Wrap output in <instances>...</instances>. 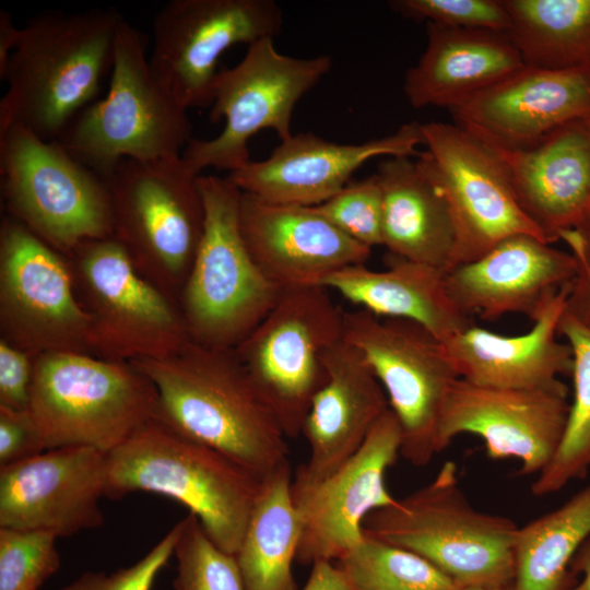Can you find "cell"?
<instances>
[{"label": "cell", "instance_id": "1", "mask_svg": "<svg viewBox=\"0 0 590 590\" xmlns=\"http://www.w3.org/2000/svg\"><path fill=\"white\" fill-rule=\"evenodd\" d=\"M132 364L156 389V420L260 481L290 463L288 438L234 350L189 341L172 356Z\"/></svg>", "mask_w": 590, "mask_h": 590}, {"label": "cell", "instance_id": "2", "mask_svg": "<svg viewBox=\"0 0 590 590\" xmlns=\"http://www.w3.org/2000/svg\"><path fill=\"white\" fill-rule=\"evenodd\" d=\"M122 20L113 9L48 11L31 19L2 76L8 90L0 101V131L19 125L58 141L95 102L111 71Z\"/></svg>", "mask_w": 590, "mask_h": 590}, {"label": "cell", "instance_id": "3", "mask_svg": "<svg viewBox=\"0 0 590 590\" xmlns=\"http://www.w3.org/2000/svg\"><path fill=\"white\" fill-rule=\"evenodd\" d=\"M260 480L237 462L155 417L107 453L105 498L148 492L188 508L212 542L235 555Z\"/></svg>", "mask_w": 590, "mask_h": 590}, {"label": "cell", "instance_id": "4", "mask_svg": "<svg viewBox=\"0 0 590 590\" xmlns=\"http://www.w3.org/2000/svg\"><path fill=\"white\" fill-rule=\"evenodd\" d=\"M518 529L511 519L470 504L453 461L363 522L365 535L417 554L461 590L512 585Z\"/></svg>", "mask_w": 590, "mask_h": 590}, {"label": "cell", "instance_id": "5", "mask_svg": "<svg viewBox=\"0 0 590 590\" xmlns=\"http://www.w3.org/2000/svg\"><path fill=\"white\" fill-rule=\"evenodd\" d=\"M187 111L153 74L140 32L122 20L106 96L87 106L58 142L106 179L123 160L181 156L192 139Z\"/></svg>", "mask_w": 590, "mask_h": 590}, {"label": "cell", "instance_id": "6", "mask_svg": "<svg viewBox=\"0 0 590 590\" xmlns=\"http://www.w3.org/2000/svg\"><path fill=\"white\" fill-rule=\"evenodd\" d=\"M204 205L201 243L179 298L191 342L234 350L281 293L251 257L239 227L241 191L228 178L199 175Z\"/></svg>", "mask_w": 590, "mask_h": 590}, {"label": "cell", "instance_id": "7", "mask_svg": "<svg viewBox=\"0 0 590 590\" xmlns=\"http://www.w3.org/2000/svg\"><path fill=\"white\" fill-rule=\"evenodd\" d=\"M157 392L132 363L81 352L34 356L30 411L46 450L109 453L155 417Z\"/></svg>", "mask_w": 590, "mask_h": 590}, {"label": "cell", "instance_id": "8", "mask_svg": "<svg viewBox=\"0 0 590 590\" xmlns=\"http://www.w3.org/2000/svg\"><path fill=\"white\" fill-rule=\"evenodd\" d=\"M198 177L177 156L123 160L106 178L114 238L138 271L178 304L204 229Z\"/></svg>", "mask_w": 590, "mask_h": 590}, {"label": "cell", "instance_id": "9", "mask_svg": "<svg viewBox=\"0 0 590 590\" xmlns=\"http://www.w3.org/2000/svg\"><path fill=\"white\" fill-rule=\"evenodd\" d=\"M0 175L7 215L63 256L85 241L113 236L106 179L58 141L19 125L0 131Z\"/></svg>", "mask_w": 590, "mask_h": 590}, {"label": "cell", "instance_id": "10", "mask_svg": "<svg viewBox=\"0 0 590 590\" xmlns=\"http://www.w3.org/2000/svg\"><path fill=\"white\" fill-rule=\"evenodd\" d=\"M67 259L91 318V352L117 362L174 355L189 341L179 304L145 279L114 238L88 240Z\"/></svg>", "mask_w": 590, "mask_h": 590}, {"label": "cell", "instance_id": "11", "mask_svg": "<svg viewBox=\"0 0 590 590\" xmlns=\"http://www.w3.org/2000/svg\"><path fill=\"white\" fill-rule=\"evenodd\" d=\"M344 338V310L324 286L283 290L263 320L235 349L287 438L302 428L328 378L324 354Z\"/></svg>", "mask_w": 590, "mask_h": 590}, {"label": "cell", "instance_id": "12", "mask_svg": "<svg viewBox=\"0 0 590 590\" xmlns=\"http://www.w3.org/2000/svg\"><path fill=\"white\" fill-rule=\"evenodd\" d=\"M329 56L296 58L281 54L272 37L250 45L233 68L220 69L214 82L210 120H225L213 139H191L181 157L198 175L214 167L229 173L250 162L249 140L263 129L288 139L299 99L331 69Z\"/></svg>", "mask_w": 590, "mask_h": 590}, {"label": "cell", "instance_id": "13", "mask_svg": "<svg viewBox=\"0 0 590 590\" xmlns=\"http://www.w3.org/2000/svg\"><path fill=\"white\" fill-rule=\"evenodd\" d=\"M344 340L364 355L381 384L401 429L402 456L423 467L437 448L441 411L460 378L442 342L420 323L344 310Z\"/></svg>", "mask_w": 590, "mask_h": 590}, {"label": "cell", "instance_id": "14", "mask_svg": "<svg viewBox=\"0 0 590 590\" xmlns=\"http://www.w3.org/2000/svg\"><path fill=\"white\" fill-rule=\"evenodd\" d=\"M0 332L33 356L91 352V318L66 256L20 222L0 226Z\"/></svg>", "mask_w": 590, "mask_h": 590}, {"label": "cell", "instance_id": "15", "mask_svg": "<svg viewBox=\"0 0 590 590\" xmlns=\"http://www.w3.org/2000/svg\"><path fill=\"white\" fill-rule=\"evenodd\" d=\"M421 130L426 150L416 160L442 193L455 227L449 269L480 258L512 235L547 243L519 205L493 148L457 125L427 122Z\"/></svg>", "mask_w": 590, "mask_h": 590}, {"label": "cell", "instance_id": "16", "mask_svg": "<svg viewBox=\"0 0 590 590\" xmlns=\"http://www.w3.org/2000/svg\"><path fill=\"white\" fill-rule=\"evenodd\" d=\"M283 14L273 0H170L153 21L150 68L186 109L211 106L222 55L274 38Z\"/></svg>", "mask_w": 590, "mask_h": 590}, {"label": "cell", "instance_id": "17", "mask_svg": "<svg viewBox=\"0 0 590 590\" xmlns=\"http://www.w3.org/2000/svg\"><path fill=\"white\" fill-rule=\"evenodd\" d=\"M570 403L567 393L480 386L458 378L441 411L437 448L460 434L484 441L491 459L515 458L524 475L541 473L562 441Z\"/></svg>", "mask_w": 590, "mask_h": 590}, {"label": "cell", "instance_id": "18", "mask_svg": "<svg viewBox=\"0 0 590 590\" xmlns=\"http://www.w3.org/2000/svg\"><path fill=\"white\" fill-rule=\"evenodd\" d=\"M400 450V425L388 409L338 470L307 489L292 492L302 522L298 563L338 560L363 539L365 518L396 499L385 480Z\"/></svg>", "mask_w": 590, "mask_h": 590}, {"label": "cell", "instance_id": "19", "mask_svg": "<svg viewBox=\"0 0 590 590\" xmlns=\"http://www.w3.org/2000/svg\"><path fill=\"white\" fill-rule=\"evenodd\" d=\"M107 453L84 446L48 449L0 468V528L57 538L104 523Z\"/></svg>", "mask_w": 590, "mask_h": 590}, {"label": "cell", "instance_id": "20", "mask_svg": "<svg viewBox=\"0 0 590 590\" xmlns=\"http://www.w3.org/2000/svg\"><path fill=\"white\" fill-rule=\"evenodd\" d=\"M420 144L424 138L418 122L363 143H337L312 132L297 133L281 141L268 158L250 161L228 178L241 192L267 202L315 206L342 190L367 161L413 156Z\"/></svg>", "mask_w": 590, "mask_h": 590}, {"label": "cell", "instance_id": "21", "mask_svg": "<svg viewBox=\"0 0 590 590\" xmlns=\"http://www.w3.org/2000/svg\"><path fill=\"white\" fill-rule=\"evenodd\" d=\"M449 111L457 126L493 148L524 149L569 121L590 117V64L568 70L523 66Z\"/></svg>", "mask_w": 590, "mask_h": 590}, {"label": "cell", "instance_id": "22", "mask_svg": "<svg viewBox=\"0 0 590 590\" xmlns=\"http://www.w3.org/2000/svg\"><path fill=\"white\" fill-rule=\"evenodd\" d=\"M239 227L251 257L281 290L322 286L334 272L365 264L371 251L314 206L267 202L244 192Z\"/></svg>", "mask_w": 590, "mask_h": 590}, {"label": "cell", "instance_id": "23", "mask_svg": "<svg viewBox=\"0 0 590 590\" xmlns=\"http://www.w3.org/2000/svg\"><path fill=\"white\" fill-rule=\"evenodd\" d=\"M576 273L570 252L518 234L480 258L447 270L444 283L452 303L470 317L492 320L520 312L533 320Z\"/></svg>", "mask_w": 590, "mask_h": 590}, {"label": "cell", "instance_id": "24", "mask_svg": "<svg viewBox=\"0 0 590 590\" xmlns=\"http://www.w3.org/2000/svg\"><path fill=\"white\" fill-rule=\"evenodd\" d=\"M328 378L316 393L302 435L309 453L292 480V492L319 483L362 447L389 409L386 392L364 355L344 338L324 354Z\"/></svg>", "mask_w": 590, "mask_h": 590}, {"label": "cell", "instance_id": "25", "mask_svg": "<svg viewBox=\"0 0 590 590\" xmlns=\"http://www.w3.org/2000/svg\"><path fill=\"white\" fill-rule=\"evenodd\" d=\"M493 149L519 205L548 244L581 224L590 211V117L569 121L524 149Z\"/></svg>", "mask_w": 590, "mask_h": 590}, {"label": "cell", "instance_id": "26", "mask_svg": "<svg viewBox=\"0 0 590 590\" xmlns=\"http://www.w3.org/2000/svg\"><path fill=\"white\" fill-rule=\"evenodd\" d=\"M570 285L545 305L523 334L502 335L472 324L444 341L459 377L486 387L567 393L559 377L571 375L573 352L557 335Z\"/></svg>", "mask_w": 590, "mask_h": 590}, {"label": "cell", "instance_id": "27", "mask_svg": "<svg viewBox=\"0 0 590 590\" xmlns=\"http://www.w3.org/2000/svg\"><path fill=\"white\" fill-rule=\"evenodd\" d=\"M426 36V48L403 82L404 95L416 109L449 110L524 66L504 32L428 22Z\"/></svg>", "mask_w": 590, "mask_h": 590}, {"label": "cell", "instance_id": "28", "mask_svg": "<svg viewBox=\"0 0 590 590\" xmlns=\"http://www.w3.org/2000/svg\"><path fill=\"white\" fill-rule=\"evenodd\" d=\"M386 264L382 271L365 264L344 268L322 286L377 316L415 321L441 342L474 324L448 296L444 271L389 252Z\"/></svg>", "mask_w": 590, "mask_h": 590}, {"label": "cell", "instance_id": "29", "mask_svg": "<svg viewBox=\"0 0 590 590\" xmlns=\"http://www.w3.org/2000/svg\"><path fill=\"white\" fill-rule=\"evenodd\" d=\"M376 174L382 188V246L394 256L447 271L456 235L440 190L411 156L388 157Z\"/></svg>", "mask_w": 590, "mask_h": 590}, {"label": "cell", "instance_id": "30", "mask_svg": "<svg viewBox=\"0 0 590 590\" xmlns=\"http://www.w3.org/2000/svg\"><path fill=\"white\" fill-rule=\"evenodd\" d=\"M286 463L266 476L236 552L245 590H296V560L302 522L292 496Z\"/></svg>", "mask_w": 590, "mask_h": 590}, {"label": "cell", "instance_id": "31", "mask_svg": "<svg viewBox=\"0 0 590 590\" xmlns=\"http://www.w3.org/2000/svg\"><path fill=\"white\" fill-rule=\"evenodd\" d=\"M590 536V484L556 509L519 527L512 590H570V565Z\"/></svg>", "mask_w": 590, "mask_h": 590}, {"label": "cell", "instance_id": "32", "mask_svg": "<svg viewBox=\"0 0 590 590\" xmlns=\"http://www.w3.org/2000/svg\"><path fill=\"white\" fill-rule=\"evenodd\" d=\"M507 36L524 66L568 70L590 64V0H502Z\"/></svg>", "mask_w": 590, "mask_h": 590}, {"label": "cell", "instance_id": "33", "mask_svg": "<svg viewBox=\"0 0 590 590\" xmlns=\"http://www.w3.org/2000/svg\"><path fill=\"white\" fill-rule=\"evenodd\" d=\"M558 333L573 352L574 397L559 447L531 486L540 497L559 492L590 471V328L564 311Z\"/></svg>", "mask_w": 590, "mask_h": 590}, {"label": "cell", "instance_id": "34", "mask_svg": "<svg viewBox=\"0 0 590 590\" xmlns=\"http://www.w3.org/2000/svg\"><path fill=\"white\" fill-rule=\"evenodd\" d=\"M337 566L349 590H461L417 554L365 534Z\"/></svg>", "mask_w": 590, "mask_h": 590}, {"label": "cell", "instance_id": "35", "mask_svg": "<svg viewBox=\"0 0 590 590\" xmlns=\"http://www.w3.org/2000/svg\"><path fill=\"white\" fill-rule=\"evenodd\" d=\"M174 590H245L235 556L217 547L188 512L175 547Z\"/></svg>", "mask_w": 590, "mask_h": 590}, {"label": "cell", "instance_id": "36", "mask_svg": "<svg viewBox=\"0 0 590 590\" xmlns=\"http://www.w3.org/2000/svg\"><path fill=\"white\" fill-rule=\"evenodd\" d=\"M57 539L43 531L0 528V590L40 588L60 568Z\"/></svg>", "mask_w": 590, "mask_h": 590}, {"label": "cell", "instance_id": "37", "mask_svg": "<svg viewBox=\"0 0 590 590\" xmlns=\"http://www.w3.org/2000/svg\"><path fill=\"white\" fill-rule=\"evenodd\" d=\"M315 210L355 241L382 245V188L377 174L350 181Z\"/></svg>", "mask_w": 590, "mask_h": 590}, {"label": "cell", "instance_id": "38", "mask_svg": "<svg viewBox=\"0 0 590 590\" xmlns=\"http://www.w3.org/2000/svg\"><path fill=\"white\" fill-rule=\"evenodd\" d=\"M388 5L406 19L447 27L504 33L510 28L502 0H392Z\"/></svg>", "mask_w": 590, "mask_h": 590}, {"label": "cell", "instance_id": "39", "mask_svg": "<svg viewBox=\"0 0 590 590\" xmlns=\"http://www.w3.org/2000/svg\"><path fill=\"white\" fill-rule=\"evenodd\" d=\"M184 528V519L170 530L137 563L114 573L86 571L60 590H152L160 571L174 556Z\"/></svg>", "mask_w": 590, "mask_h": 590}, {"label": "cell", "instance_id": "40", "mask_svg": "<svg viewBox=\"0 0 590 590\" xmlns=\"http://www.w3.org/2000/svg\"><path fill=\"white\" fill-rule=\"evenodd\" d=\"M46 450L30 411L0 408V468L19 463Z\"/></svg>", "mask_w": 590, "mask_h": 590}, {"label": "cell", "instance_id": "41", "mask_svg": "<svg viewBox=\"0 0 590 590\" xmlns=\"http://www.w3.org/2000/svg\"><path fill=\"white\" fill-rule=\"evenodd\" d=\"M34 356L0 339V408L27 410Z\"/></svg>", "mask_w": 590, "mask_h": 590}, {"label": "cell", "instance_id": "42", "mask_svg": "<svg viewBox=\"0 0 590 590\" xmlns=\"http://www.w3.org/2000/svg\"><path fill=\"white\" fill-rule=\"evenodd\" d=\"M564 240L577 262V273L571 282L565 312L590 328V211Z\"/></svg>", "mask_w": 590, "mask_h": 590}, {"label": "cell", "instance_id": "43", "mask_svg": "<svg viewBox=\"0 0 590 590\" xmlns=\"http://www.w3.org/2000/svg\"><path fill=\"white\" fill-rule=\"evenodd\" d=\"M302 590H349L341 569L333 562H317Z\"/></svg>", "mask_w": 590, "mask_h": 590}, {"label": "cell", "instance_id": "44", "mask_svg": "<svg viewBox=\"0 0 590 590\" xmlns=\"http://www.w3.org/2000/svg\"><path fill=\"white\" fill-rule=\"evenodd\" d=\"M21 35L9 11L0 10V78L2 79L11 54L15 49Z\"/></svg>", "mask_w": 590, "mask_h": 590}, {"label": "cell", "instance_id": "45", "mask_svg": "<svg viewBox=\"0 0 590 590\" xmlns=\"http://www.w3.org/2000/svg\"><path fill=\"white\" fill-rule=\"evenodd\" d=\"M573 576L580 575L581 580L570 590H590V536L577 552L570 565Z\"/></svg>", "mask_w": 590, "mask_h": 590}, {"label": "cell", "instance_id": "46", "mask_svg": "<svg viewBox=\"0 0 590 590\" xmlns=\"http://www.w3.org/2000/svg\"><path fill=\"white\" fill-rule=\"evenodd\" d=\"M465 590H512V585L509 586H494V587H474Z\"/></svg>", "mask_w": 590, "mask_h": 590}, {"label": "cell", "instance_id": "47", "mask_svg": "<svg viewBox=\"0 0 590 590\" xmlns=\"http://www.w3.org/2000/svg\"><path fill=\"white\" fill-rule=\"evenodd\" d=\"M21 590H39V587H36V586H28L26 588H23Z\"/></svg>", "mask_w": 590, "mask_h": 590}]
</instances>
